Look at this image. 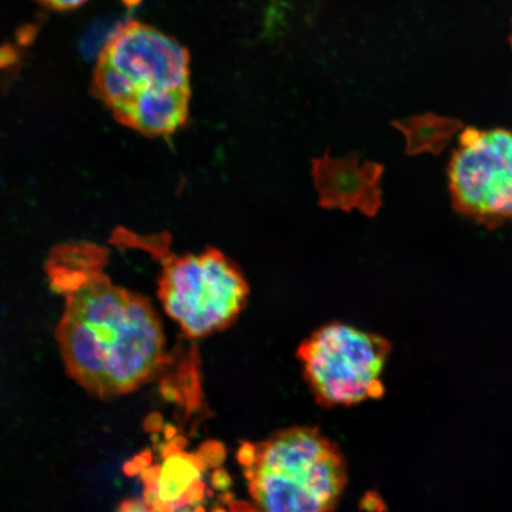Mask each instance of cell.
Listing matches in <instances>:
<instances>
[{
	"label": "cell",
	"instance_id": "1",
	"mask_svg": "<svg viewBox=\"0 0 512 512\" xmlns=\"http://www.w3.org/2000/svg\"><path fill=\"white\" fill-rule=\"evenodd\" d=\"M105 248L60 246L47 264L50 286L66 299L56 329L67 373L88 393L112 399L149 382L166 357L163 325L149 300L114 285Z\"/></svg>",
	"mask_w": 512,
	"mask_h": 512
},
{
	"label": "cell",
	"instance_id": "2",
	"mask_svg": "<svg viewBox=\"0 0 512 512\" xmlns=\"http://www.w3.org/2000/svg\"><path fill=\"white\" fill-rule=\"evenodd\" d=\"M256 512H332L348 482L339 447L315 427H291L240 448Z\"/></svg>",
	"mask_w": 512,
	"mask_h": 512
},
{
	"label": "cell",
	"instance_id": "3",
	"mask_svg": "<svg viewBox=\"0 0 512 512\" xmlns=\"http://www.w3.org/2000/svg\"><path fill=\"white\" fill-rule=\"evenodd\" d=\"M100 61L118 70L124 98L112 113L121 124L149 137H166L189 115V54L181 44L139 23L120 28Z\"/></svg>",
	"mask_w": 512,
	"mask_h": 512
},
{
	"label": "cell",
	"instance_id": "4",
	"mask_svg": "<svg viewBox=\"0 0 512 512\" xmlns=\"http://www.w3.org/2000/svg\"><path fill=\"white\" fill-rule=\"evenodd\" d=\"M149 249L162 264L158 296L168 316L185 335L203 338L227 329L247 304L248 284L239 268L216 249L175 255L152 239Z\"/></svg>",
	"mask_w": 512,
	"mask_h": 512
},
{
	"label": "cell",
	"instance_id": "5",
	"mask_svg": "<svg viewBox=\"0 0 512 512\" xmlns=\"http://www.w3.org/2000/svg\"><path fill=\"white\" fill-rule=\"evenodd\" d=\"M389 354L388 339L344 323L322 326L297 351L305 381L324 407H349L381 398Z\"/></svg>",
	"mask_w": 512,
	"mask_h": 512
},
{
	"label": "cell",
	"instance_id": "6",
	"mask_svg": "<svg viewBox=\"0 0 512 512\" xmlns=\"http://www.w3.org/2000/svg\"><path fill=\"white\" fill-rule=\"evenodd\" d=\"M456 208L482 222L512 219V131L469 128L448 165Z\"/></svg>",
	"mask_w": 512,
	"mask_h": 512
},
{
	"label": "cell",
	"instance_id": "7",
	"mask_svg": "<svg viewBox=\"0 0 512 512\" xmlns=\"http://www.w3.org/2000/svg\"><path fill=\"white\" fill-rule=\"evenodd\" d=\"M40 2L46 4L51 9L70 10L79 8V6L85 4L87 0H40Z\"/></svg>",
	"mask_w": 512,
	"mask_h": 512
},
{
	"label": "cell",
	"instance_id": "8",
	"mask_svg": "<svg viewBox=\"0 0 512 512\" xmlns=\"http://www.w3.org/2000/svg\"><path fill=\"white\" fill-rule=\"evenodd\" d=\"M126 3L134 5L139 2V0H125Z\"/></svg>",
	"mask_w": 512,
	"mask_h": 512
}]
</instances>
